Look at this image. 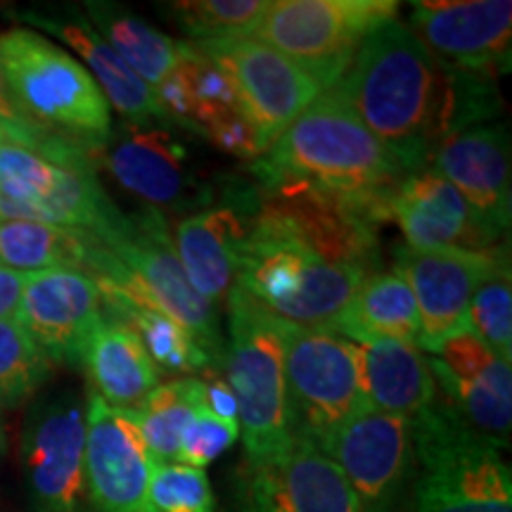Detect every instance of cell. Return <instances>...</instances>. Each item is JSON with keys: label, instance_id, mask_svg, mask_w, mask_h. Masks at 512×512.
<instances>
[{"label": "cell", "instance_id": "6da1fadb", "mask_svg": "<svg viewBox=\"0 0 512 512\" xmlns=\"http://www.w3.org/2000/svg\"><path fill=\"white\" fill-rule=\"evenodd\" d=\"M377 221L302 185L256 190L235 287L299 328H332L380 266Z\"/></svg>", "mask_w": 512, "mask_h": 512}, {"label": "cell", "instance_id": "7a4b0ae2", "mask_svg": "<svg viewBox=\"0 0 512 512\" xmlns=\"http://www.w3.org/2000/svg\"><path fill=\"white\" fill-rule=\"evenodd\" d=\"M328 93L356 114L408 174L425 169L448 136L498 112L494 76L444 67L396 17L363 38Z\"/></svg>", "mask_w": 512, "mask_h": 512}, {"label": "cell", "instance_id": "3957f363", "mask_svg": "<svg viewBox=\"0 0 512 512\" xmlns=\"http://www.w3.org/2000/svg\"><path fill=\"white\" fill-rule=\"evenodd\" d=\"M254 174L264 188L302 185L387 221L389 197L408 171L347 105L323 91L256 159Z\"/></svg>", "mask_w": 512, "mask_h": 512}, {"label": "cell", "instance_id": "277c9868", "mask_svg": "<svg viewBox=\"0 0 512 512\" xmlns=\"http://www.w3.org/2000/svg\"><path fill=\"white\" fill-rule=\"evenodd\" d=\"M91 275L102 292L150 304L183 325L216 363L226 361L219 311L190 285L174 240L157 209L119 219L102 230Z\"/></svg>", "mask_w": 512, "mask_h": 512}, {"label": "cell", "instance_id": "5b68a950", "mask_svg": "<svg viewBox=\"0 0 512 512\" xmlns=\"http://www.w3.org/2000/svg\"><path fill=\"white\" fill-rule=\"evenodd\" d=\"M413 422V512H512L503 448L472 430L444 399Z\"/></svg>", "mask_w": 512, "mask_h": 512}, {"label": "cell", "instance_id": "8992f818", "mask_svg": "<svg viewBox=\"0 0 512 512\" xmlns=\"http://www.w3.org/2000/svg\"><path fill=\"white\" fill-rule=\"evenodd\" d=\"M0 69L22 117L43 131L100 150L110 140V105L79 60L34 29L0 36Z\"/></svg>", "mask_w": 512, "mask_h": 512}, {"label": "cell", "instance_id": "52a82bcc", "mask_svg": "<svg viewBox=\"0 0 512 512\" xmlns=\"http://www.w3.org/2000/svg\"><path fill=\"white\" fill-rule=\"evenodd\" d=\"M228 313L226 382L238 403L247 467H256L280 456L294 439L285 382V320L256 306L238 287L228 294Z\"/></svg>", "mask_w": 512, "mask_h": 512}, {"label": "cell", "instance_id": "ba28073f", "mask_svg": "<svg viewBox=\"0 0 512 512\" xmlns=\"http://www.w3.org/2000/svg\"><path fill=\"white\" fill-rule=\"evenodd\" d=\"M399 8L394 0H275L252 38L299 64L328 91L349 69L363 38Z\"/></svg>", "mask_w": 512, "mask_h": 512}, {"label": "cell", "instance_id": "9c48e42d", "mask_svg": "<svg viewBox=\"0 0 512 512\" xmlns=\"http://www.w3.org/2000/svg\"><path fill=\"white\" fill-rule=\"evenodd\" d=\"M285 382L294 434L323 444L342 422L368 408L358 349L330 328L285 323Z\"/></svg>", "mask_w": 512, "mask_h": 512}, {"label": "cell", "instance_id": "30bf717a", "mask_svg": "<svg viewBox=\"0 0 512 512\" xmlns=\"http://www.w3.org/2000/svg\"><path fill=\"white\" fill-rule=\"evenodd\" d=\"M347 477L361 512H399L415 475L413 422L363 408L318 444Z\"/></svg>", "mask_w": 512, "mask_h": 512}, {"label": "cell", "instance_id": "8fae6325", "mask_svg": "<svg viewBox=\"0 0 512 512\" xmlns=\"http://www.w3.org/2000/svg\"><path fill=\"white\" fill-rule=\"evenodd\" d=\"M195 46L226 72L240 112L266 152L323 93L320 83L299 64L256 38H226Z\"/></svg>", "mask_w": 512, "mask_h": 512}, {"label": "cell", "instance_id": "7c38bea8", "mask_svg": "<svg viewBox=\"0 0 512 512\" xmlns=\"http://www.w3.org/2000/svg\"><path fill=\"white\" fill-rule=\"evenodd\" d=\"M86 408L60 396L36 408L22 439V463L36 512H83L86 503Z\"/></svg>", "mask_w": 512, "mask_h": 512}, {"label": "cell", "instance_id": "4fadbf2b", "mask_svg": "<svg viewBox=\"0 0 512 512\" xmlns=\"http://www.w3.org/2000/svg\"><path fill=\"white\" fill-rule=\"evenodd\" d=\"M503 254L501 247H453L434 252H418L411 247L396 249L394 268L406 278L418 304L420 349L434 354L444 339L467 330L472 294Z\"/></svg>", "mask_w": 512, "mask_h": 512}, {"label": "cell", "instance_id": "5bb4252c", "mask_svg": "<svg viewBox=\"0 0 512 512\" xmlns=\"http://www.w3.org/2000/svg\"><path fill=\"white\" fill-rule=\"evenodd\" d=\"M86 491L95 512H147L155 458L136 411H121L91 394L86 408Z\"/></svg>", "mask_w": 512, "mask_h": 512}, {"label": "cell", "instance_id": "9a60e30c", "mask_svg": "<svg viewBox=\"0 0 512 512\" xmlns=\"http://www.w3.org/2000/svg\"><path fill=\"white\" fill-rule=\"evenodd\" d=\"M411 8V31L444 67L482 76L508 69L510 0H422Z\"/></svg>", "mask_w": 512, "mask_h": 512}, {"label": "cell", "instance_id": "2e32d148", "mask_svg": "<svg viewBox=\"0 0 512 512\" xmlns=\"http://www.w3.org/2000/svg\"><path fill=\"white\" fill-rule=\"evenodd\" d=\"M430 368L444 401L477 434L508 446L512 427V370L472 330L441 342Z\"/></svg>", "mask_w": 512, "mask_h": 512}, {"label": "cell", "instance_id": "e0dca14e", "mask_svg": "<svg viewBox=\"0 0 512 512\" xmlns=\"http://www.w3.org/2000/svg\"><path fill=\"white\" fill-rule=\"evenodd\" d=\"M432 169L456 188L486 242L510 226V136L501 124L463 128L439 143Z\"/></svg>", "mask_w": 512, "mask_h": 512}, {"label": "cell", "instance_id": "ac0fdd59", "mask_svg": "<svg viewBox=\"0 0 512 512\" xmlns=\"http://www.w3.org/2000/svg\"><path fill=\"white\" fill-rule=\"evenodd\" d=\"M15 318L50 361L79 363L102 320V292L93 275L74 268L29 273Z\"/></svg>", "mask_w": 512, "mask_h": 512}, {"label": "cell", "instance_id": "d6986e66", "mask_svg": "<svg viewBox=\"0 0 512 512\" xmlns=\"http://www.w3.org/2000/svg\"><path fill=\"white\" fill-rule=\"evenodd\" d=\"M249 512H361L354 489L316 441L294 434L280 456L249 467Z\"/></svg>", "mask_w": 512, "mask_h": 512}, {"label": "cell", "instance_id": "ffe728a7", "mask_svg": "<svg viewBox=\"0 0 512 512\" xmlns=\"http://www.w3.org/2000/svg\"><path fill=\"white\" fill-rule=\"evenodd\" d=\"M256 190H240L235 200L200 209L178 221L174 240L190 285L211 304L228 299L240 271Z\"/></svg>", "mask_w": 512, "mask_h": 512}, {"label": "cell", "instance_id": "44dd1931", "mask_svg": "<svg viewBox=\"0 0 512 512\" xmlns=\"http://www.w3.org/2000/svg\"><path fill=\"white\" fill-rule=\"evenodd\" d=\"M107 171L128 192L155 207L181 204L192 188L190 157L169 126L150 121L126 124L114 143L100 147Z\"/></svg>", "mask_w": 512, "mask_h": 512}, {"label": "cell", "instance_id": "7402d4cb", "mask_svg": "<svg viewBox=\"0 0 512 512\" xmlns=\"http://www.w3.org/2000/svg\"><path fill=\"white\" fill-rule=\"evenodd\" d=\"M387 219L401 228L406 247L418 252L491 247L463 195L432 166L413 171L396 185L387 202Z\"/></svg>", "mask_w": 512, "mask_h": 512}, {"label": "cell", "instance_id": "603a6c76", "mask_svg": "<svg viewBox=\"0 0 512 512\" xmlns=\"http://www.w3.org/2000/svg\"><path fill=\"white\" fill-rule=\"evenodd\" d=\"M93 394L121 411H136L159 384V373L136 332L121 320L105 316L81 349Z\"/></svg>", "mask_w": 512, "mask_h": 512}, {"label": "cell", "instance_id": "cb8c5ba5", "mask_svg": "<svg viewBox=\"0 0 512 512\" xmlns=\"http://www.w3.org/2000/svg\"><path fill=\"white\" fill-rule=\"evenodd\" d=\"M361 387L370 408L415 420L437 399L430 358L413 342L380 339L356 344Z\"/></svg>", "mask_w": 512, "mask_h": 512}, {"label": "cell", "instance_id": "d4e9b609", "mask_svg": "<svg viewBox=\"0 0 512 512\" xmlns=\"http://www.w3.org/2000/svg\"><path fill=\"white\" fill-rule=\"evenodd\" d=\"M27 22L60 38L62 43H67L86 62V69L100 86L107 105L114 107L121 117H126L128 124L150 119L166 121L162 110H159L155 91L138 74H133L126 67V62L107 46L105 38L86 19L50 17L27 12Z\"/></svg>", "mask_w": 512, "mask_h": 512}, {"label": "cell", "instance_id": "484cf974", "mask_svg": "<svg viewBox=\"0 0 512 512\" xmlns=\"http://www.w3.org/2000/svg\"><path fill=\"white\" fill-rule=\"evenodd\" d=\"M330 330L354 344L380 342V339L418 344V304L406 278L396 268L370 275Z\"/></svg>", "mask_w": 512, "mask_h": 512}, {"label": "cell", "instance_id": "4316f807", "mask_svg": "<svg viewBox=\"0 0 512 512\" xmlns=\"http://www.w3.org/2000/svg\"><path fill=\"white\" fill-rule=\"evenodd\" d=\"M102 292V290H100ZM102 313L126 323L136 332L140 342L162 375H214L219 363L200 347L183 325L169 318L155 306L133 302L114 292H102Z\"/></svg>", "mask_w": 512, "mask_h": 512}, {"label": "cell", "instance_id": "83f0119b", "mask_svg": "<svg viewBox=\"0 0 512 512\" xmlns=\"http://www.w3.org/2000/svg\"><path fill=\"white\" fill-rule=\"evenodd\" d=\"M98 238L88 230L43 221H0V266L19 273L74 268L91 273Z\"/></svg>", "mask_w": 512, "mask_h": 512}, {"label": "cell", "instance_id": "f1b7e54d", "mask_svg": "<svg viewBox=\"0 0 512 512\" xmlns=\"http://www.w3.org/2000/svg\"><path fill=\"white\" fill-rule=\"evenodd\" d=\"M86 12L91 27L152 91L176 69L178 43L136 12L114 3H86Z\"/></svg>", "mask_w": 512, "mask_h": 512}, {"label": "cell", "instance_id": "f546056e", "mask_svg": "<svg viewBox=\"0 0 512 512\" xmlns=\"http://www.w3.org/2000/svg\"><path fill=\"white\" fill-rule=\"evenodd\" d=\"M204 389H207L204 380L178 377V380L157 384L152 394L136 408L140 432L157 465L176 463L185 427L204 406Z\"/></svg>", "mask_w": 512, "mask_h": 512}, {"label": "cell", "instance_id": "4dcf8cb0", "mask_svg": "<svg viewBox=\"0 0 512 512\" xmlns=\"http://www.w3.org/2000/svg\"><path fill=\"white\" fill-rule=\"evenodd\" d=\"M176 76L185 93V128L204 133L216 119L240 110L238 95L226 72L195 43H178Z\"/></svg>", "mask_w": 512, "mask_h": 512}, {"label": "cell", "instance_id": "1f68e13d", "mask_svg": "<svg viewBox=\"0 0 512 512\" xmlns=\"http://www.w3.org/2000/svg\"><path fill=\"white\" fill-rule=\"evenodd\" d=\"M271 0H181L166 5L192 43L252 38Z\"/></svg>", "mask_w": 512, "mask_h": 512}, {"label": "cell", "instance_id": "d6a6232c", "mask_svg": "<svg viewBox=\"0 0 512 512\" xmlns=\"http://www.w3.org/2000/svg\"><path fill=\"white\" fill-rule=\"evenodd\" d=\"M50 366L53 361L17 318L0 320V408L27 401L50 377Z\"/></svg>", "mask_w": 512, "mask_h": 512}, {"label": "cell", "instance_id": "836d02e7", "mask_svg": "<svg viewBox=\"0 0 512 512\" xmlns=\"http://www.w3.org/2000/svg\"><path fill=\"white\" fill-rule=\"evenodd\" d=\"M467 330H472L494 351L496 358H512V287L510 259L505 252L472 294L467 311Z\"/></svg>", "mask_w": 512, "mask_h": 512}, {"label": "cell", "instance_id": "e575fe53", "mask_svg": "<svg viewBox=\"0 0 512 512\" xmlns=\"http://www.w3.org/2000/svg\"><path fill=\"white\" fill-rule=\"evenodd\" d=\"M147 512H216L207 472L181 463L157 465L147 491Z\"/></svg>", "mask_w": 512, "mask_h": 512}, {"label": "cell", "instance_id": "d590c367", "mask_svg": "<svg viewBox=\"0 0 512 512\" xmlns=\"http://www.w3.org/2000/svg\"><path fill=\"white\" fill-rule=\"evenodd\" d=\"M240 439V427L235 422L216 418L207 406H202L185 427L181 444H178L176 463L185 467L204 470L209 463L223 456L235 441Z\"/></svg>", "mask_w": 512, "mask_h": 512}, {"label": "cell", "instance_id": "8d00e7d4", "mask_svg": "<svg viewBox=\"0 0 512 512\" xmlns=\"http://www.w3.org/2000/svg\"><path fill=\"white\" fill-rule=\"evenodd\" d=\"M202 136L211 140V143L219 147V150L228 152V155L252 159V162H256V159L266 155L259 136H256L252 124H249L247 117L240 110H235V112L226 114V117L216 119L214 124L204 128Z\"/></svg>", "mask_w": 512, "mask_h": 512}, {"label": "cell", "instance_id": "74e56055", "mask_svg": "<svg viewBox=\"0 0 512 512\" xmlns=\"http://www.w3.org/2000/svg\"><path fill=\"white\" fill-rule=\"evenodd\" d=\"M0 124L5 128V143L29 147V150H34L38 136L43 133V128L31 124V121L24 119L22 112L17 110V105L10 98L3 69H0Z\"/></svg>", "mask_w": 512, "mask_h": 512}, {"label": "cell", "instance_id": "f35d334b", "mask_svg": "<svg viewBox=\"0 0 512 512\" xmlns=\"http://www.w3.org/2000/svg\"><path fill=\"white\" fill-rule=\"evenodd\" d=\"M204 406H207L216 418L235 422V425H238V403H235V396L230 392L228 382L221 380V377H211V380H207V389H204Z\"/></svg>", "mask_w": 512, "mask_h": 512}, {"label": "cell", "instance_id": "ab89813d", "mask_svg": "<svg viewBox=\"0 0 512 512\" xmlns=\"http://www.w3.org/2000/svg\"><path fill=\"white\" fill-rule=\"evenodd\" d=\"M27 275L29 273H19L8 266H0V320L15 318Z\"/></svg>", "mask_w": 512, "mask_h": 512}, {"label": "cell", "instance_id": "60d3db41", "mask_svg": "<svg viewBox=\"0 0 512 512\" xmlns=\"http://www.w3.org/2000/svg\"><path fill=\"white\" fill-rule=\"evenodd\" d=\"M5 451V427H3V420H0V456H3Z\"/></svg>", "mask_w": 512, "mask_h": 512}, {"label": "cell", "instance_id": "b9f144b4", "mask_svg": "<svg viewBox=\"0 0 512 512\" xmlns=\"http://www.w3.org/2000/svg\"><path fill=\"white\" fill-rule=\"evenodd\" d=\"M0 140H3V143H5V128H3V124H0Z\"/></svg>", "mask_w": 512, "mask_h": 512}, {"label": "cell", "instance_id": "7bdbcfd3", "mask_svg": "<svg viewBox=\"0 0 512 512\" xmlns=\"http://www.w3.org/2000/svg\"><path fill=\"white\" fill-rule=\"evenodd\" d=\"M242 512H249V510H245V508H242Z\"/></svg>", "mask_w": 512, "mask_h": 512}, {"label": "cell", "instance_id": "ee69618b", "mask_svg": "<svg viewBox=\"0 0 512 512\" xmlns=\"http://www.w3.org/2000/svg\"><path fill=\"white\" fill-rule=\"evenodd\" d=\"M0 143H3V140H0Z\"/></svg>", "mask_w": 512, "mask_h": 512}]
</instances>
